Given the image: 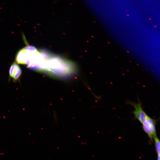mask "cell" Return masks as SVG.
<instances>
[{"instance_id": "1", "label": "cell", "mask_w": 160, "mask_h": 160, "mask_svg": "<svg viewBox=\"0 0 160 160\" xmlns=\"http://www.w3.org/2000/svg\"><path fill=\"white\" fill-rule=\"evenodd\" d=\"M156 120L148 116L142 123L144 131L151 140H152L154 136L156 135Z\"/></svg>"}, {"instance_id": "2", "label": "cell", "mask_w": 160, "mask_h": 160, "mask_svg": "<svg viewBox=\"0 0 160 160\" xmlns=\"http://www.w3.org/2000/svg\"><path fill=\"white\" fill-rule=\"evenodd\" d=\"M138 100L139 99L138 98ZM128 103L132 105L135 108L133 112L135 118L138 120L142 124L148 116L143 109L141 103L138 100V102L129 101Z\"/></svg>"}, {"instance_id": "3", "label": "cell", "mask_w": 160, "mask_h": 160, "mask_svg": "<svg viewBox=\"0 0 160 160\" xmlns=\"http://www.w3.org/2000/svg\"><path fill=\"white\" fill-rule=\"evenodd\" d=\"M21 73V71L19 66L15 63H13L11 66L9 74L11 77L13 79L16 80L20 76Z\"/></svg>"}, {"instance_id": "4", "label": "cell", "mask_w": 160, "mask_h": 160, "mask_svg": "<svg viewBox=\"0 0 160 160\" xmlns=\"http://www.w3.org/2000/svg\"><path fill=\"white\" fill-rule=\"evenodd\" d=\"M155 142V147L156 150L157 154L158 160L160 159V141L156 135L153 137Z\"/></svg>"}]
</instances>
